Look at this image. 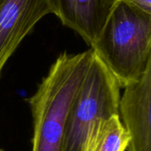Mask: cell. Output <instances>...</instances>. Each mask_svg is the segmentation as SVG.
<instances>
[{
    "instance_id": "cell-1",
    "label": "cell",
    "mask_w": 151,
    "mask_h": 151,
    "mask_svg": "<svg viewBox=\"0 0 151 151\" xmlns=\"http://www.w3.org/2000/svg\"><path fill=\"white\" fill-rule=\"evenodd\" d=\"M92 55L91 48L60 54L28 99L33 119L31 151H60L67 113Z\"/></svg>"
},
{
    "instance_id": "cell-2",
    "label": "cell",
    "mask_w": 151,
    "mask_h": 151,
    "mask_svg": "<svg viewBox=\"0 0 151 151\" xmlns=\"http://www.w3.org/2000/svg\"><path fill=\"white\" fill-rule=\"evenodd\" d=\"M120 88L151 66V13L119 0L90 46Z\"/></svg>"
},
{
    "instance_id": "cell-3",
    "label": "cell",
    "mask_w": 151,
    "mask_h": 151,
    "mask_svg": "<svg viewBox=\"0 0 151 151\" xmlns=\"http://www.w3.org/2000/svg\"><path fill=\"white\" fill-rule=\"evenodd\" d=\"M120 87L93 50L71 103L60 151H82L87 137L102 119L119 115Z\"/></svg>"
},
{
    "instance_id": "cell-4",
    "label": "cell",
    "mask_w": 151,
    "mask_h": 151,
    "mask_svg": "<svg viewBox=\"0 0 151 151\" xmlns=\"http://www.w3.org/2000/svg\"><path fill=\"white\" fill-rule=\"evenodd\" d=\"M50 13V0H0V74L23 39Z\"/></svg>"
},
{
    "instance_id": "cell-5",
    "label": "cell",
    "mask_w": 151,
    "mask_h": 151,
    "mask_svg": "<svg viewBox=\"0 0 151 151\" xmlns=\"http://www.w3.org/2000/svg\"><path fill=\"white\" fill-rule=\"evenodd\" d=\"M119 115L129 137L127 151H151V66L124 88Z\"/></svg>"
},
{
    "instance_id": "cell-6",
    "label": "cell",
    "mask_w": 151,
    "mask_h": 151,
    "mask_svg": "<svg viewBox=\"0 0 151 151\" xmlns=\"http://www.w3.org/2000/svg\"><path fill=\"white\" fill-rule=\"evenodd\" d=\"M53 14L91 46L119 0H50Z\"/></svg>"
},
{
    "instance_id": "cell-7",
    "label": "cell",
    "mask_w": 151,
    "mask_h": 151,
    "mask_svg": "<svg viewBox=\"0 0 151 151\" xmlns=\"http://www.w3.org/2000/svg\"><path fill=\"white\" fill-rule=\"evenodd\" d=\"M128 134L119 115L100 120L90 131L82 151H126Z\"/></svg>"
},
{
    "instance_id": "cell-8",
    "label": "cell",
    "mask_w": 151,
    "mask_h": 151,
    "mask_svg": "<svg viewBox=\"0 0 151 151\" xmlns=\"http://www.w3.org/2000/svg\"><path fill=\"white\" fill-rule=\"evenodd\" d=\"M140 10L151 13V0H120Z\"/></svg>"
},
{
    "instance_id": "cell-9",
    "label": "cell",
    "mask_w": 151,
    "mask_h": 151,
    "mask_svg": "<svg viewBox=\"0 0 151 151\" xmlns=\"http://www.w3.org/2000/svg\"><path fill=\"white\" fill-rule=\"evenodd\" d=\"M0 151H4V150H1V149H0Z\"/></svg>"
}]
</instances>
